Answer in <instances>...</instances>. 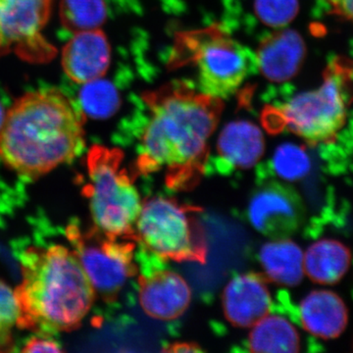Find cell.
Returning a JSON list of instances; mask_svg holds the SVG:
<instances>
[{"label": "cell", "mask_w": 353, "mask_h": 353, "mask_svg": "<svg viewBox=\"0 0 353 353\" xmlns=\"http://www.w3.org/2000/svg\"><path fill=\"white\" fill-rule=\"evenodd\" d=\"M150 118L139 138L136 167L143 175L165 172L169 189L196 187L205 173L208 141L219 123L223 99L173 82L143 94Z\"/></svg>", "instance_id": "6da1fadb"}, {"label": "cell", "mask_w": 353, "mask_h": 353, "mask_svg": "<svg viewBox=\"0 0 353 353\" xmlns=\"http://www.w3.org/2000/svg\"><path fill=\"white\" fill-rule=\"evenodd\" d=\"M85 119L80 106L60 90L23 95L0 130V158L20 175L43 176L83 152Z\"/></svg>", "instance_id": "7a4b0ae2"}, {"label": "cell", "mask_w": 353, "mask_h": 353, "mask_svg": "<svg viewBox=\"0 0 353 353\" xmlns=\"http://www.w3.org/2000/svg\"><path fill=\"white\" fill-rule=\"evenodd\" d=\"M22 284L15 292L19 329L48 336L78 329L95 290L73 250L64 245L30 248L21 257Z\"/></svg>", "instance_id": "3957f363"}, {"label": "cell", "mask_w": 353, "mask_h": 353, "mask_svg": "<svg viewBox=\"0 0 353 353\" xmlns=\"http://www.w3.org/2000/svg\"><path fill=\"white\" fill-rule=\"evenodd\" d=\"M352 90L353 64L336 57L325 70L321 87L296 95L267 118H275V131L285 128L309 145L333 143L345 126Z\"/></svg>", "instance_id": "277c9868"}, {"label": "cell", "mask_w": 353, "mask_h": 353, "mask_svg": "<svg viewBox=\"0 0 353 353\" xmlns=\"http://www.w3.org/2000/svg\"><path fill=\"white\" fill-rule=\"evenodd\" d=\"M170 64L194 65L199 90L221 99L236 94L257 67L255 55L218 25L179 34Z\"/></svg>", "instance_id": "5b68a950"}, {"label": "cell", "mask_w": 353, "mask_h": 353, "mask_svg": "<svg viewBox=\"0 0 353 353\" xmlns=\"http://www.w3.org/2000/svg\"><path fill=\"white\" fill-rule=\"evenodd\" d=\"M201 213V208L172 197H148L141 203L134 240L141 250L164 261L204 264L208 245Z\"/></svg>", "instance_id": "8992f818"}, {"label": "cell", "mask_w": 353, "mask_h": 353, "mask_svg": "<svg viewBox=\"0 0 353 353\" xmlns=\"http://www.w3.org/2000/svg\"><path fill=\"white\" fill-rule=\"evenodd\" d=\"M123 160L119 148L92 146L87 157L90 182L83 187V194L90 201L94 226L108 236L134 240L141 201Z\"/></svg>", "instance_id": "52a82bcc"}, {"label": "cell", "mask_w": 353, "mask_h": 353, "mask_svg": "<svg viewBox=\"0 0 353 353\" xmlns=\"http://www.w3.org/2000/svg\"><path fill=\"white\" fill-rule=\"evenodd\" d=\"M66 236L95 292L113 303L128 281L138 274L134 261V239L108 236L97 226L83 229L70 223Z\"/></svg>", "instance_id": "ba28073f"}, {"label": "cell", "mask_w": 353, "mask_h": 353, "mask_svg": "<svg viewBox=\"0 0 353 353\" xmlns=\"http://www.w3.org/2000/svg\"><path fill=\"white\" fill-rule=\"evenodd\" d=\"M260 181L246 206V219L271 240L287 239L303 223L305 209L301 196L285 183L269 179Z\"/></svg>", "instance_id": "9c48e42d"}, {"label": "cell", "mask_w": 353, "mask_h": 353, "mask_svg": "<svg viewBox=\"0 0 353 353\" xmlns=\"http://www.w3.org/2000/svg\"><path fill=\"white\" fill-rule=\"evenodd\" d=\"M139 301L146 315L172 321L185 312L192 299L190 285L182 276L165 268L164 260L141 250Z\"/></svg>", "instance_id": "30bf717a"}, {"label": "cell", "mask_w": 353, "mask_h": 353, "mask_svg": "<svg viewBox=\"0 0 353 353\" xmlns=\"http://www.w3.org/2000/svg\"><path fill=\"white\" fill-rule=\"evenodd\" d=\"M222 305L228 321L238 328H250L273 308L267 279L256 273L234 275L225 287Z\"/></svg>", "instance_id": "8fae6325"}, {"label": "cell", "mask_w": 353, "mask_h": 353, "mask_svg": "<svg viewBox=\"0 0 353 353\" xmlns=\"http://www.w3.org/2000/svg\"><path fill=\"white\" fill-rule=\"evenodd\" d=\"M52 0H0V50L43 43Z\"/></svg>", "instance_id": "7c38bea8"}, {"label": "cell", "mask_w": 353, "mask_h": 353, "mask_svg": "<svg viewBox=\"0 0 353 353\" xmlns=\"http://www.w3.org/2000/svg\"><path fill=\"white\" fill-rule=\"evenodd\" d=\"M217 155L208 161L220 173L248 170L259 163L265 152V141L261 130L248 121H234L223 128L217 141Z\"/></svg>", "instance_id": "4fadbf2b"}, {"label": "cell", "mask_w": 353, "mask_h": 353, "mask_svg": "<svg viewBox=\"0 0 353 353\" xmlns=\"http://www.w3.org/2000/svg\"><path fill=\"white\" fill-rule=\"evenodd\" d=\"M111 48L101 29L76 32L62 50V67L74 82L85 83L108 73Z\"/></svg>", "instance_id": "5bb4252c"}, {"label": "cell", "mask_w": 353, "mask_h": 353, "mask_svg": "<svg viewBox=\"0 0 353 353\" xmlns=\"http://www.w3.org/2000/svg\"><path fill=\"white\" fill-rule=\"evenodd\" d=\"M305 57V43L292 30L273 32L260 43L257 68L272 82H285L296 75Z\"/></svg>", "instance_id": "9a60e30c"}, {"label": "cell", "mask_w": 353, "mask_h": 353, "mask_svg": "<svg viewBox=\"0 0 353 353\" xmlns=\"http://www.w3.org/2000/svg\"><path fill=\"white\" fill-rule=\"evenodd\" d=\"M296 319L305 331L317 338H338L347 324V309L338 294L314 290L299 303Z\"/></svg>", "instance_id": "2e32d148"}, {"label": "cell", "mask_w": 353, "mask_h": 353, "mask_svg": "<svg viewBox=\"0 0 353 353\" xmlns=\"http://www.w3.org/2000/svg\"><path fill=\"white\" fill-rule=\"evenodd\" d=\"M259 263L267 280L285 287L301 284L304 276L303 250L289 239H278L260 248Z\"/></svg>", "instance_id": "e0dca14e"}, {"label": "cell", "mask_w": 353, "mask_h": 353, "mask_svg": "<svg viewBox=\"0 0 353 353\" xmlns=\"http://www.w3.org/2000/svg\"><path fill=\"white\" fill-rule=\"evenodd\" d=\"M248 347L252 352H299L301 336L294 323L272 308L268 314L253 325Z\"/></svg>", "instance_id": "ac0fdd59"}, {"label": "cell", "mask_w": 353, "mask_h": 353, "mask_svg": "<svg viewBox=\"0 0 353 353\" xmlns=\"http://www.w3.org/2000/svg\"><path fill=\"white\" fill-rule=\"evenodd\" d=\"M350 260L352 254L347 246L325 239L308 248L304 255V273L318 284H336L347 273Z\"/></svg>", "instance_id": "d6986e66"}, {"label": "cell", "mask_w": 353, "mask_h": 353, "mask_svg": "<svg viewBox=\"0 0 353 353\" xmlns=\"http://www.w3.org/2000/svg\"><path fill=\"white\" fill-rule=\"evenodd\" d=\"M61 24L70 32L101 29L108 18L105 0H60Z\"/></svg>", "instance_id": "ffe728a7"}, {"label": "cell", "mask_w": 353, "mask_h": 353, "mask_svg": "<svg viewBox=\"0 0 353 353\" xmlns=\"http://www.w3.org/2000/svg\"><path fill=\"white\" fill-rule=\"evenodd\" d=\"M79 103L85 117L106 119L119 109L120 95L112 83L101 78L83 83L79 92Z\"/></svg>", "instance_id": "44dd1931"}, {"label": "cell", "mask_w": 353, "mask_h": 353, "mask_svg": "<svg viewBox=\"0 0 353 353\" xmlns=\"http://www.w3.org/2000/svg\"><path fill=\"white\" fill-rule=\"evenodd\" d=\"M310 169L311 159L303 148L294 143H284L279 146L272 157L268 167L271 174H261V178L275 176L285 182H296L305 178Z\"/></svg>", "instance_id": "7402d4cb"}, {"label": "cell", "mask_w": 353, "mask_h": 353, "mask_svg": "<svg viewBox=\"0 0 353 353\" xmlns=\"http://www.w3.org/2000/svg\"><path fill=\"white\" fill-rule=\"evenodd\" d=\"M21 310L15 292L0 281V350L12 345V331L19 328Z\"/></svg>", "instance_id": "603a6c76"}, {"label": "cell", "mask_w": 353, "mask_h": 353, "mask_svg": "<svg viewBox=\"0 0 353 353\" xmlns=\"http://www.w3.org/2000/svg\"><path fill=\"white\" fill-rule=\"evenodd\" d=\"M255 12L264 24L281 28L299 12V0H255Z\"/></svg>", "instance_id": "cb8c5ba5"}, {"label": "cell", "mask_w": 353, "mask_h": 353, "mask_svg": "<svg viewBox=\"0 0 353 353\" xmlns=\"http://www.w3.org/2000/svg\"><path fill=\"white\" fill-rule=\"evenodd\" d=\"M23 352H62L61 345L55 341L46 338H32L22 348Z\"/></svg>", "instance_id": "d4e9b609"}, {"label": "cell", "mask_w": 353, "mask_h": 353, "mask_svg": "<svg viewBox=\"0 0 353 353\" xmlns=\"http://www.w3.org/2000/svg\"><path fill=\"white\" fill-rule=\"evenodd\" d=\"M331 13L353 21V0H327Z\"/></svg>", "instance_id": "484cf974"}, {"label": "cell", "mask_w": 353, "mask_h": 353, "mask_svg": "<svg viewBox=\"0 0 353 353\" xmlns=\"http://www.w3.org/2000/svg\"><path fill=\"white\" fill-rule=\"evenodd\" d=\"M166 352H201V348L194 343H178L169 345L168 347L164 348Z\"/></svg>", "instance_id": "4316f807"}, {"label": "cell", "mask_w": 353, "mask_h": 353, "mask_svg": "<svg viewBox=\"0 0 353 353\" xmlns=\"http://www.w3.org/2000/svg\"><path fill=\"white\" fill-rule=\"evenodd\" d=\"M6 109H4L3 105H2L1 102H0V130H1L2 126H3L4 121H6Z\"/></svg>", "instance_id": "83f0119b"}]
</instances>
